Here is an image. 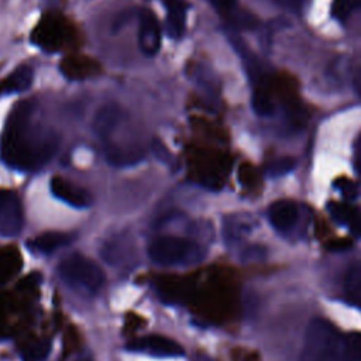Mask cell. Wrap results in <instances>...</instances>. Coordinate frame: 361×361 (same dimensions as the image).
Here are the masks:
<instances>
[{
  "mask_svg": "<svg viewBox=\"0 0 361 361\" xmlns=\"http://www.w3.org/2000/svg\"><path fill=\"white\" fill-rule=\"evenodd\" d=\"M23 227V210L18 196L0 189V235L16 237Z\"/></svg>",
  "mask_w": 361,
  "mask_h": 361,
  "instance_id": "5",
  "label": "cell"
},
{
  "mask_svg": "<svg viewBox=\"0 0 361 361\" xmlns=\"http://www.w3.org/2000/svg\"><path fill=\"white\" fill-rule=\"evenodd\" d=\"M58 272L68 285L86 293L97 292L104 283L103 269L94 261L80 254L63 258L58 265Z\"/></svg>",
  "mask_w": 361,
  "mask_h": 361,
  "instance_id": "3",
  "label": "cell"
},
{
  "mask_svg": "<svg viewBox=\"0 0 361 361\" xmlns=\"http://www.w3.org/2000/svg\"><path fill=\"white\" fill-rule=\"evenodd\" d=\"M34 72L30 66H21L16 69L6 80V89L8 92H23L32 83Z\"/></svg>",
  "mask_w": 361,
  "mask_h": 361,
  "instance_id": "16",
  "label": "cell"
},
{
  "mask_svg": "<svg viewBox=\"0 0 361 361\" xmlns=\"http://www.w3.org/2000/svg\"><path fill=\"white\" fill-rule=\"evenodd\" d=\"M336 188L343 193V196L345 199H354L358 193V188L357 185L347 178H340L336 180Z\"/></svg>",
  "mask_w": 361,
  "mask_h": 361,
  "instance_id": "22",
  "label": "cell"
},
{
  "mask_svg": "<svg viewBox=\"0 0 361 361\" xmlns=\"http://www.w3.org/2000/svg\"><path fill=\"white\" fill-rule=\"evenodd\" d=\"M344 292L353 305L361 307V265L348 268L344 278Z\"/></svg>",
  "mask_w": 361,
  "mask_h": 361,
  "instance_id": "13",
  "label": "cell"
},
{
  "mask_svg": "<svg viewBox=\"0 0 361 361\" xmlns=\"http://www.w3.org/2000/svg\"><path fill=\"white\" fill-rule=\"evenodd\" d=\"M358 7H361V0H334L331 11L337 20H345Z\"/></svg>",
  "mask_w": 361,
  "mask_h": 361,
  "instance_id": "19",
  "label": "cell"
},
{
  "mask_svg": "<svg viewBox=\"0 0 361 361\" xmlns=\"http://www.w3.org/2000/svg\"><path fill=\"white\" fill-rule=\"evenodd\" d=\"M300 361H344V337L326 319H313L305 333Z\"/></svg>",
  "mask_w": 361,
  "mask_h": 361,
  "instance_id": "2",
  "label": "cell"
},
{
  "mask_svg": "<svg viewBox=\"0 0 361 361\" xmlns=\"http://www.w3.org/2000/svg\"><path fill=\"white\" fill-rule=\"evenodd\" d=\"M351 228V231L355 234V235H360L361 237V213L357 214V217L351 221V224L348 226Z\"/></svg>",
  "mask_w": 361,
  "mask_h": 361,
  "instance_id": "28",
  "label": "cell"
},
{
  "mask_svg": "<svg viewBox=\"0 0 361 361\" xmlns=\"http://www.w3.org/2000/svg\"><path fill=\"white\" fill-rule=\"evenodd\" d=\"M49 185H51L52 195L71 206L87 207L93 202V197L87 190L71 183L69 180L61 176H54Z\"/></svg>",
  "mask_w": 361,
  "mask_h": 361,
  "instance_id": "7",
  "label": "cell"
},
{
  "mask_svg": "<svg viewBox=\"0 0 361 361\" xmlns=\"http://www.w3.org/2000/svg\"><path fill=\"white\" fill-rule=\"evenodd\" d=\"M331 217L336 221H340L345 226H350L351 221L357 217V214L360 213L354 206L344 203V202H330L327 206Z\"/></svg>",
  "mask_w": 361,
  "mask_h": 361,
  "instance_id": "17",
  "label": "cell"
},
{
  "mask_svg": "<svg viewBox=\"0 0 361 361\" xmlns=\"http://www.w3.org/2000/svg\"><path fill=\"white\" fill-rule=\"evenodd\" d=\"M37 42L41 47H48L49 49H55L63 41V30L59 23L49 20L42 21L35 31Z\"/></svg>",
  "mask_w": 361,
  "mask_h": 361,
  "instance_id": "11",
  "label": "cell"
},
{
  "mask_svg": "<svg viewBox=\"0 0 361 361\" xmlns=\"http://www.w3.org/2000/svg\"><path fill=\"white\" fill-rule=\"evenodd\" d=\"M71 240L72 237L69 234L59 233V231H48L38 235L34 240V245L41 252H52L63 245H68Z\"/></svg>",
  "mask_w": 361,
  "mask_h": 361,
  "instance_id": "14",
  "label": "cell"
},
{
  "mask_svg": "<svg viewBox=\"0 0 361 361\" xmlns=\"http://www.w3.org/2000/svg\"><path fill=\"white\" fill-rule=\"evenodd\" d=\"M130 348L144 351L148 354H154V355H164V357L180 355L183 353L182 347L176 341H173L168 337H164V336H158V334L142 337V338L131 343Z\"/></svg>",
  "mask_w": 361,
  "mask_h": 361,
  "instance_id": "8",
  "label": "cell"
},
{
  "mask_svg": "<svg viewBox=\"0 0 361 361\" xmlns=\"http://www.w3.org/2000/svg\"><path fill=\"white\" fill-rule=\"evenodd\" d=\"M168 31L176 38L185 31V7L179 0H169L168 3Z\"/></svg>",
  "mask_w": 361,
  "mask_h": 361,
  "instance_id": "15",
  "label": "cell"
},
{
  "mask_svg": "<svg viewBox=\"0 0 361 361\" xmlns=\"http://www.w3.org/2000/svg\"><path fill=\"white\" fill-rule=\"evenodd\" d=\"M295 168V159L290 157H282L269 162L267 172L271 176H281L290 172Z\"/></svg>",
  "mask_w": 361,
  "mask_h": 361,
  "instance_id": "20",
  "label": "cell"
},
{
  "mask_svg": "<svg viewBox=\"0 0 361 361\" xmlns=\"http://www.w3.org/2000/svg\"><path fill=\"white\" fill-rule=\"evenodd\" d=\"M326 247H327L329 251H344V250L351 247V241L347 240V238H340V240L330 241Z\"/></svg>",
  "mask_w": 361,
  "mask_h": 361,
  "instance_id": "23",
  "label": "cell"
},
{
  "mask_svg": "<svg viewBox=\"0 0 361 361\" xmlns=\"http://www.w3.org/2000/svg\"><path fill=\"white\" fill-rule=\"evenodd\" d=\"M147 252L155 264L176 265L188 261L196 252V247L183 237L158 235L149 241Z\"/></svg>",
  "mask_w": 361,
  "mask_h": 361,
  "instance_id": "4",
  "label": "cell"
},
{
  "mask_svg": "<svg viewBox=\"0 0 361 361\" xmlns=\"http://www.w3.org/2000/svg\"><path fill=\"white\" fill-rule=\"evenodd\" d=\"M48 350H49V344L47 341H39L31 345L30 348H27L24 353V357L28 361H39L45 358V355L48 354Z\"/></svg>",
  "mask_w": 361,
  "mask_h": 361,
  "instance_id": "21",
  "label": "cell"
},
{
  "mask_svg": "<svg viewBox=\"0 0 361 361\" xmlns=\"http://www.w3.org/2000/svg\"><path fill=\"white\" fill-rule=\"evenodd\" d=\"M279 6H283L286 8H298L303 0H271Z\"/></svg>",
  "mask_w": 361,
  "mask_h": 361,
  "instance_id": "25",
  "label": "cell"
},
{
  "mask_svg": "<svg viewBox=\"0 0 361 361\" xmlns=\"http://www.w3.org/2000/svg\"><path fill=\"white\" fill-rule=\"evenodd\" d=\"M237 0H212V3L220 10V11H230L235 6Z\"/></svg>",
  "mask_w": 361,
  "mask_h": 361,
  "instance_id": "24",
  "label": "cell"
},
{
  "mask_svg": "<svg viewBox=\"0 0 361 361\" xmlns=\"http://www.w3.org/2000/svg\"><path fill=\"white\" fill-rule=\"evenodd\" d=\"M252 107L261 116H269L275 110L274 102V90L271 85L261 83L255 87L252 94Z\"/></svg>",
  "mask_w": 361,
  "mask_h": 361,
  "instance_id": "12",
  "label": "cell"
},
{
  "mask_svg": "<svg viewBox=\"0 0 361 361\" xmlns=\"http://www.w3.org/2000/svg\"><path fill=\"white\" fill-rule=\"evenodd\" d=\"M353 86L357 92V94L361 97V66L355 71V73L353 76Z\"/></svg>",
  "mask_w": 361,
  "mask_h": 361,
  "instance_id": "27",
  "label": "cell"
},
{
  "mask_svg": "<svg viewBox=\"0 0 361 361\" xmlns=\"http://www.w3.org/2000/svg\"><path fill=\"white\" fill-rule=\"evenodd\" d=\"M123 120H124V113L118 106L106 104L96 113L93 120V130L97 134V137L103 141L114 130L118 128Z\"/></svg>",
  "mask_w": 361,
  "mask_h": 361,
  "instance_id": "10",
  "label": "cell"
},
{
  "mask_svg": "<svg viewBox=\"0 0 361 361\" xmlns=\"http://www.w3.org/2000/svg\"><path fill=\"white\" fill-rule=\"evenodd\" d=\"M354 162H355L357 171L361 173V134H360V137L357 140V144H355V159H354Z\"/></svg>",
  "mask_w": 361,
  "mask_h": 361,
  "instance_id": "26",
  "label": "cell"
},
{
  "mask_svg": "<svg viewBox=\"0 0 361 361\" xmlns=\"http://www.w3.org/2000/svg\"><path fill=\"white\" fill-rule=\"evenodd\" d=\"M344 361H361V331L344 337Z\"/></svg>",
  "mask_w": 361,
  "mask_h": 361,
  "instance_id": "18",
  "label": "cell"
},
{
  "mask_svg": "<svg viewBox=\"0 0 361 361\" xmlns=\"http://www.w3.org/2000/svg\"><path fill=\"white\" fill-rule=\"evenodd\" d=\"M138 45L142 54L154 56L161 47V28L154 13L144 10L140 14L138 25Z\"/></svg>",
  "mask_w": 361,
  "mask_h": 361,
  "instance_id": "6",
  "label": "cell"
},
{
  "mask_svg": "<svg viewBox=\"0 0 361 361\" xmlns=\"http://www.w3.org/2000/svg\"><path fill=\"white\" fill-rule=\"evenodd\" d=\"M268 217L276 230L288 231L295 226L299 217V209L292 200H276L269 206Z\"/></svg>",
  "mask_w": 361,
  "mask_h": 361,
  "instance_id": "9",
  "label": "cell"
},
{
  "mask_svg": "<svg viewBox=\"0 0 361 361\" xmlns=\"http://www.w3.org/2000/svg\"><path fill=\"white\" fill-rule=\"evenodd\" d=\"M31 103H20L10 114L1 137V157L14 168L34 169L44 165L58 145L55 135L31 127Z\"/></svg>",
  "mask_w": 361,
  "mask_h": 361,
  "instance_id": "1",
  "label": "cell"
}]
</instances>
